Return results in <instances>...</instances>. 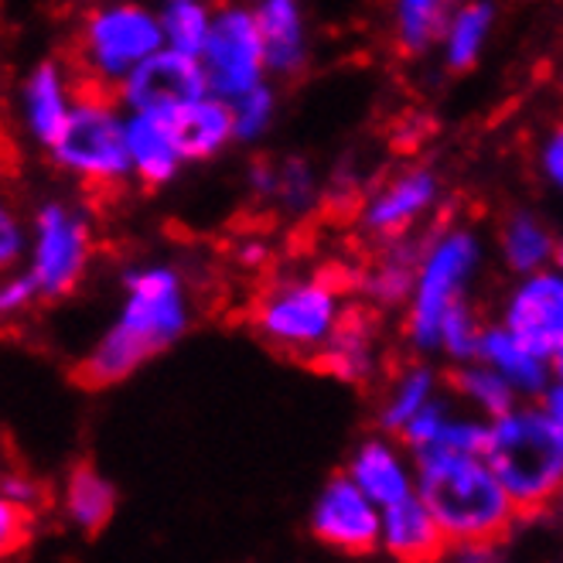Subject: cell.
<instances>
[{
  "mask_svg": "<svg viewBox=\"0 0 563 563\" xmlns=\"http://www.w3.org/2000/svg\"><path fill=\"white\" fill-rule=\"evenodd\" d=\"M396 48L417 58L441 45L444 27L454 14V0H389Z\"/></svg>",
  "mask_w": 563,
  "mask_h": 563,
  "instance_id": "27",
  "label": "cell"
},
{
  "mask_svg": "<svg viewBox=\"0 0 563 563\" xmlns=\"http://www.w3.org/2000/svg\"><path fill=\"white\" fill-rule=\"evenodd\" d=\"M318 175L308 161L287 157L284 164H274V188L271 202H277L287 212H308L318 202Z\"/></svg>",
  "mask_w": 563,
  "mask_h": 563,
  "instance_id": "32",
  "label": "cell"
},
{
  "mask_svg": "<svg viewBox=\"0 0 563 563\" xmlns=\"http://www.w3.org/2000/svg\"><path fill=\"white\" fill-rule=\"evenodd\" d=\"M253 14L263 35V52H267V73L280 79L301 76L311 58L301 0H256Z\"/></svg>",
  "mask_w": 563,
  "mask_h": 563,
  "instance_id": "18",
  "label": "cell"
},
{
  "mask_svg": "<svg viewBox=\"0 0 563 563\" xmlns=\"http://www.w3.org/2000/svg\"><path fill=\"white\" fill-rule=\"evenodd\" d=\"M0 472H4V468H0Z\"/></svg>",
  "mask_w": 563,
  "mask_h": 563,
  "instance_id": "44",
  "label": "cell"
},
{
  "mask_svg": "<svg viewBox=\"0 0 563 563\" xmlns=\"http://www.w3.org/2000/svg\"><path fill=\"white\" fill-rule=\"evenodd\" d=\"M342 297V287L331 277L277 280L256 297L253 331L290 358H318L349 311Z\"/></svg>",
  "mask_w": 563,
  "mask_h": 563,
  "instance_id": "7",
  "label": "cell"
},
{
  "mask_svg": "<svg viewBox=\"0 0 563 563\" xmlns=\"http://www.w3.org/2000/svg\"><path fill=\"white\" fill-rule=\"evenodd\" d=\"M485 246L468 225H441L423 236L413 290L404 314V335L417 352H438L444 314L468 297Z\"/></svg>",
  "mask_w": 563,
  "mask_h": 563,
  "instance_id": "5",
  "label": "cell"
},
{
  "mask_svg": "<svg viewBox=\"0 0 563 563\" xmlns=\"http://www.w3.org/2000/svg\"><path fill=\"white\" fill-rule=\"evenodd\" d=\"M157 4H172V0H157Z\"/></svg>",
  "mask_w": 563,
  "mask_h": 563,
  "instance_id": "43",
  "label": "cell"
},
{
  "mask_svg": "<svg viewBox=\"0 0 563 563\" xmlns=\"http://www.w3.org/2000/svg\"><path fill=\"white\" fill-rule=\"evenodd\" d=\"M0 492H4L8 499L27 506V509H35L45 499V488L27 472H0Z\"/></svg>",
  "mask_w": 563,
  "mask_h": 563,
  "instance_id": "37",
  "label": "cell"
},
{
  "mask_svg": "<svg viewBox=\"0 0 563 563\" xmlns=\"http://www.w3.org/2000/svg\"><path fill=\"white\" fill-rule=\"evenodd\" d=\"M157 48H164L161 8L147 0H99L82 14L76 35L82 86L117 92V86Z\"/></svg>",
  "mask_w": 563,
  "mask_h": 563,
  "instance_id": "6",
  "label": "cell"
},
{
  "mask_svg": "<svg viewBox=\"0 0 563 563\" xmlns=\"http://www.w3.org/2000/svg\"><path fill=\"white\" fill-rule=\"evenodd\" d=\"M31 529H35V509H27L0 492V560L18 556L31 543Z\"/></svg>",
  "mask_w": 563,
  "mask_h": 563,
  "instance_id": "35",
  "label": "cell"
},
{
  "mask_svg": "<svg viewBox=\"0 0 563 563\" xmlns=\"http://www.w3.org/2000/svg\"><path fill=\"white\" fill-rule=\"evenodd\" d=\"M438 202H441V178L434 172L430 168L400 172L386 185H379L369 195V202L362 206L358 212L362 233L379 243L404 240L423 222V216L438 209Z\"/></svg>",
  "mask_w": 563,
  "mask_h": 563,
  "instance_id": "13",
  "label": "cell"
},
{
  "mask_svg": "<svg viewBox=\"0 0 563 563\" xmlns=\"http://www.w3.org/2000/svg\"><path fill=\"white\" fill-rule=\"evenodd\" d=\"M229 103H233L236 144H256L260 137L271 134V126L277 120V92L267 79L253 89H246L243 96L229 99Z\"/></svg>",
  "mask_w": 563,
  "mask_h": 563,
  "instance_id": "31",
  "label": "cell"
},
{
  "mask_svg": "<svg viewBox=\"0 0 563 563\" xmlns=\"http://www.w3.org/2000/svg\"><path fill=\"white\" fill-rule=\"evenodd\" d=\"M126 151L134 181L147 191L168 188L188 164L168 113H126Z\"/></svg>",
  "mask_w": 563,
  "mask_h": 563,
  "instance_id": "16",
  "label": "cell"
},
{
  "mask_svg": "<svg viewBox=\"0 0 563 563\" xmlns=\"http://www.w3.org/2000/svg\"><path fill=\"white\" fill-rule=\"evenodd\" d=\"M55 168L76 185L110 191L134 181L126 151V110L113 92L82 86L62 134L45 151Z\"/></svg>",
  "mask_w": 563,
  "mask_h": 563,
  "instance_id": "4",
  "label": "cell"
},
{
  "mask_svg": "<svg viewBox=\"0 0 563 563\" xmlns=\"http://www.w3.org/2000/svg\"><path fill=\"white\" fill-rule=\"evenodd\" d=\"M209 92L202 58L178 48H157L117 86V99L126 113H175L191 99Z\"/></svg>",
  "mask_w": 563,
  "mask_h": 563,
  "instance_id": "11",
  "label": "cell"
},
{
  "mask_svg": "<svg viewBox=\"0 0 563 563\" xmlns=\"http://www.w3.org/2000/svg\"><path fill=\"white\" fill-rule=\"evenodd\" d=\"M485 457L519 516H533L563 499V441L540 404H519L488 423Z\"/></svg>",
  "mask_w": 563,
  "mask_h": 563,
  "instance_id": "3",
  "label": "cell"
},
{
  "mask_svg": "<svg viewBox=\"0 0 563 563\" xmlns=\"http://www.w3.org/2000/svg\"><path fill=\"white\" fill-rule=\"evenodd\" d=\"M488 423L485 417H465V413H451L441 427L438 441L430 448H444V451H461V454H485L488 444ZM427 451V448H423Z\"/></svg>",
  "mask_w": 563,
  "mask_h": 563,
  "instance_id": "34",
  "label": "cell"
},
{
  "mask_svg": "<svg viewBox=\"0 0 563 563\" xmlns=\"http://www.w3.org/2000/svg\"><path fill=\"white\" fill-rule=\"evenodd\" d=\"M191 328V297L175 263L147 260L123 274V297L113 321L103 328L79 362V379L89 389H110L137 376L151 358L178 345Z\"/></svg>",
  "mask_w": 563,
  "mask_h": 563,
  "instance_id": "1",
  "label": "cell"
},
{
  "mask_svg": "<svg viewBox=\"0 0 563 563\" xmlns=\"http://www.w3.org/2000/svg\"><path fill=\"white\" fill-rule=\"evenodd\" d=\"M202 69L209 79V92L222 99H236L246 89L267 79V52L253 8L222 4L216 8L209 42L202 48Z\"/></svg>",
  "mask_w": 563,
  "mask_h": 563,
  "instance_id": "9",
  "label": "cell"
},
{
  "mask_svg": "<svg viewBox=\"0 0 563 563\" xmlns=\"http://www.w3.org/2000/svg\"><path fill=\"white\" fill-rule=\"evenodd\" d=\"M503 324L543 358L563 349V271L556 263L516 280L503 305Z\"/></svg>",
  "mask_w": 563,
  "mask_h": 563,
  "instance_id": "12",
  "label": "cell"
},
{
  "mask_svg": "<svg viewBox=\"0 0 563 563\" xmlns=\"http://www.w3.org/2000/svg\"><path fill=\"white\" fill-rule=\"evenodd\" d=\"M117 506H120L117 485L96 465H89V461L73 465L58 488V509H62L65 522L82 537L103 533L117 516Z\"/></svg>",
  "mask_w": 563,
  "mask_h": 563,
  "instance_id": "21",
  "label": "cell"
},
{
  "mask_svg": "<svg viewBox=\"0 0 563 563\" xmlns=\"http://www.w3.org/2000/svg\"><path fill=\"white\" fill-rule=\"evenodd\" d=\"M495 27V8L488 0H468L454 8L444 35H441V58L448 73H468L478 65Z\"/></svg>",
  "mask_w": 563,
  "mask_h": 563,
  "instance_id": "24",
  "label": "cell"
},
{
  "mask_svg": "<svg viewBox=\"0 0 563 563\" xmlns=\"http://www.w3.org/2000/svg\"><path fill=\"white\" fill-rule=\"evenodd\" d=\"M556 267L563 271V243H560V250H556Z\"/></svg>",
  "mask_w": 563,
  "mask_h": 563,
  "instance_id": "42",
  "label": "cell"
},
{
  "mask_svg": "<svg viewBox=\"0 0 563 563\" xmlns=\"http://www.w3.org/2000/svg\"><path fill=\"white\" fill-rule=\"evenodd\" d=\"M27 253V219L14 202V188L0 164V274H8L24 263Z\"/></svg>",
  "mask_w": 563,
  "mask_h": 563,
  "instance_id": "33",
  "label": "cell"
},
{
  "mask_svg": "<svg viewBox=\"0 0 563 563\" xmlns=\"http://www.w3.org/2000/svg\"><path fill=\"white\" fill-rule=\"evenodd\" d=\"M485 321L478 318V311L472 308V301H457L444 321H441V331H438V352L444 358H451L454 366L457 362H472L478 358V349H482V335H485Z\"/></svg>",
  "mask_w": 563,
  "mask_h": 563,
  "instance_id": "30",
  "label": "cell"
},
{
  "mask_svg": "<svg viewBox=\"0 0 563 563\" xmlns=\"http://www.w3.org/2000/svg\"><path fill=\"white\" fill-rule=\"evenodd\" d=\"M451 386H454V393L461 396V400H465L485 420L509 413L522 400V396L516 393V386L503 373H495L482 358L457 362L454 373H451Z\"/></svg>",
  "mask_w": 563,
  "mask_h": 563,
  "instance_id": "28",
  "label": "cell"
},
{
  "mask_svg": "<svg viewBox=\"0 0 563 563\" xmlns=\"http://www.w3.org/2000/svg\"><path fill=\"white\" fill-rule=\"evenodd\" d=\"M212 18L216 8H209L206 0H172V4H161L164 45L185 55H202L212 31Z\"/></svg>",
  "mask_w": 563,
  "mask_h": 563,
  "instance_id": "29",
  "label": "cell"
},
{
  "mask_svg": "<svg viewBox=\"0 0 563 563\" xmlns=\"http://www.w3.org/2000/svg\"><path fill=\"white\" fill-rule=\"evenodd\" d=\"M420 246H413V233L404 240H393L386 243L383 256L373 263V267L362 274V290L373 305L379 308H396V305H407L410 301V290H413V277H417V263H420Z\"/></svg>",
  "mask_w": 563,
  "mask_h": 563,
  "instance_id": "25",
  "label": "cell"
},
{
  "mask_svg": "<svg viewBox=\"0 0 563 563\" xmlns=\"http://www.w3.org/2000/svg\"><path fill=\"white\" fill-rule=\"evenodd\" d=\"M96 256L92 219L69 198H45L27 219V253L21 267L38 284L42 301H62L82 287Z\"/></svg>",
  "mask_w": 563,
  "mask_h": 563,
  "instance_id": "8",
  "label": "cell"
},
{
  "mask_svg": "<svg viewBox=\"0 0 563 563\" xmlns=\"http://www.w3.org/2000/svg\"><path fill=\"white\" fill-rule=\"evenodd\" d=\"M379 550L404 563H427V560H441L448 553V537L438 526L434 512H430L420 495L413 492L407 499L383 509Z\"/></svg>",
  "mask_w": 563,
  "mask_h": 563,
  "instance_id": "17",
  "label": "cell"
},
{
  "mask_svg": "<svg viewBox=\"0 0 563 563\" xmlns=\"http://www.w3.org/2000/svg\"><path fill=\"white\" fill-rule=\"evenodd\" d=\"M540 410L547 413L550 427L556 430V438L563 441V379H553L543 396H540Z\"/></svg>",
  "mask_w": 563,
  "mask_h": 563,
  "instance_id": "39",
  "label": "cell"
},
{
  "mask_svg": "<svg viewBox=\"0 0 563 563\" xmlns=\"http://www.w3.org/2000/svg\"><path fill=\"white\" fill-rule=\"evenodd\" d=\"M478 358L488 362L495 373H503L519 396L526 400H540L543 389L553 383V366L550 358H543L540 352L529 349L516 331H509L503 321L499 324H488L485 335H482V349Z\"/></svg>",
  "mask_w": 563,
  "mask_h": 563,
  "instance_id": "22",
  "label": "cell"
},
{
  "mask_svg": "<svg viewBox=\"0 0 563 563\" xmlns=\"http://www.w3.org/2000/svg\"><path fill=\"white\" fill-rule=\"evenodd\" d=\"M38 301H42V290L24 267L0 274V321L24 318Z\"/></svg>",
  "mask_w": 563,
  "mask_h": 563,
  "instance_id": "36",
  "label": "cell"
},
{
  "mask_svg": "<svg viewBox=\"0 0 563 563\" xmlns=\"http://www.w3.org/2000/svg\"><path fill=\"white\" fill-rule=\"evenodd\" d=\"M556 250H560V240L537 212H526V209L509 212L499 225V253L516 277L553 267Z\"/></svg>",
  "mask_w": 563,
  "mask_h": 563,
  "instance_id": "23",
  "label": "cell"
},
{
  "mask_svg": "<svg viewBox=\"0 0 563 563\" xmlns=\"http://www.w3.org/2000/svg\"><path fill=\"white\" fill-rule=\"evenodd\" d=\"M417 495L444 529L448 547L495 543L499 547L519 519L512 495L492 472L485 454L427 448L413 454Z\"/></svg>",
  "mask_w": 563,
  "mask_h": 563,
  "instance_id": "2",
  "label": "cell"
},
{
  "mask_svg": "<svg viewBox=\"0 0 563 563\" xmlns=\"http://www.w3.org/2000/svg\"><path fill=\"white\" fill-rule=\"evenodd\" d=\"M345 475L366 492L369 499H376L383 509L417 492L413 454L396 448L386 430H379L376 438H366V441L355 444V451L349 454Z\"/></svg>",
  "mask_w": 563,
  "mask_h": 563,
  "instance_id": "15",
  "label": "cell"
},
{
  "mask_svg": "<svg viewBox=\"0 0 563 563\" xmlns=\"http://www.w3.org/2000/svg\"><path fill=\"white\" fill-rule=\"evenodd\" d=\"M175 137L181 144V154L188 164L216 161L229 144H236V123H233V103L216 92H206L191 99L188 107L168 113Z\"/></svg>",
  "mask_w": 563,
  "mask_h": 563,
  "instance_id": "19",
  "label": "cell"
},
{
  "mask_svg": "<svg viewBox=\"0 0 563 563\" xmlns=\"http://www.w3.org/2000/svg\"><path fill=\"white\" fill-rule=\"evenodd\" d=\"M314 366H321L328 376L352 383V386H366L369 379H376V366H379L376 324L362 311H345L335 335L318 352Z\"/></svg>",
  "mask_w": 563,
  "mask_h": 563,
  "instance_id": "20",
  "label": "cell"
},
{
  "mask_svg": "<svg viewBox=\"0 0 563 563\" xmlns=\"http://www.w3.org/2000/svg\"><path fill=\"white\" fill-rule=\"evenodd\" d=\"M550 366H553V379H563V349L550 358Z\"/></svg>",
  "mask_w": 563,
  "mask_h": 563,
  "instance_id": "41",
  "label": "cell"
},
{
  "mask_svg": "<svg viewBox=\"0 0 563 563\" xmlns=\"http://www.w3.org/2000/svg\"><path fill=\"white\" fill-rule=\"evenodd\" d=\"M430 400H438V369L430 362H407L379 400V430L396 438Z\"/></svg>",
  "mask_w": 563,
  "mask_h": 563,
  "instance_id": "26",
  "label": "cell"
},
{
  "mask_svg": "<svg viewBox=\"0 0 563 563\" xmlns=\"http://www.w3.org/2000/svg\"><path fill=\"white\" fill-rule=\"evenodd\" d=\"M311 533L318 543L345 556L379 553L383 506L342 472L321 485L311 506Z\"/></svg>",
  "mask_w": 563,
  "mask_h": 563,
  "instance_id": "10",
  "label": "cell"
},
{
  "mask_svg": "<svg viewBox=\"0 0 563 563\" xmlns=\"http://www.w3.org/2000/svg\"><path fill=\"white\" fill-rule=\"evenodd\" d=\"M79 92L82 89L76 86L69 65L62 58H42L31 65L18 86V117L27 141L48 151L52 141L62 134L65 120H69Z\"/></svg>",
  "mask_w": 563,
  "mask_h": 563,
  "instance_id": "14",
  "label": "cell"
},
{
  "mask_svg": "<svg viewBox=\"0 0 563 563\" xmlns=\"http://www.w3.org/2000/svg\"><path fill=\"white\" fill-rule=\"evenodd\" d=\"M267 243H260V240H250V243H243V246H236V260L243 263L246 271H260L263 263H267Z\"/></svg>",
  "mask_w": 563,
  "mask_h": 563,
  "instance_id": "40",
  "label": "cell"
},
{
  "mask_svg": "<svg viewBox=\"0 0 563 563\" xmlns=\"http://www.w3.org/2000/svg\"><path fill=\"white\" fill-rule=\"evenodd\" d=\"M540 175L563 195V123L550 130L540 147Z\"/></svg>",
  "mask_w": 563,
  "mask_h": 563,
  "instance_id": "38",
  "label": "cell"
}]
</instances>
